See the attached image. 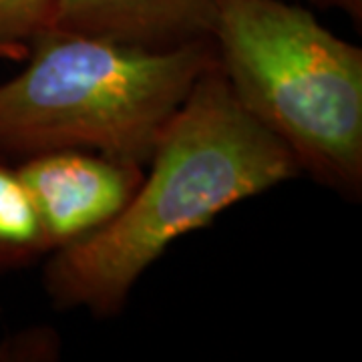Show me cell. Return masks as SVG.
Returning a JSON list of instances; mask_svg holds the SVG:
<instances>
[{
  "instance_id": "obj_1",
  "label": "cell",
  "mask_w": 362,
  "mask_h": 362,
  "mask_svg": "<svg viewBox=\"0 0 362 362\" xmlns=\"http://www.w3.org/2000/svg\"><path fill=\"white\" fill-rule=\"evenodd\" d=\"M300 173L294 157L235 101L218 65L163 129L127 206L103 230L47 256L57 310L111 318L177 240Z\"/></svg>"
},
{
  "instance_id": "obj_8",
  "label": "cell",
  "mask_w": 362,
  "mask_h": 362,
  "mask_svg": "<svg viewBox=\"0 0 362 362\" xmlns=\"http://www.w3.org/2000/svg\"><path fill=\"white\" fill-rule=\"evenodd\" d=\"M316 6L320 11H337L349 18L352 25L361 26L362 23V0H298Z\"/></svg>"
},
{
  "instance_id": "obj_2",
  "label": "cell",
  "mask_w": 362,
  "mask_h": 362,
  "mask_svg": "<svg viewBox=\"0 0 362 362\" xmlns=\"http://www.w3.org/2000/svg\"><path fill=\"white\" fill-rule=\"evenodd\" d=\"M0 83V156L87 149L147 165L195 83L218 65L211 40L147 51L49 30Z\"/></svg>"
},
{
  "instance_id": "obj_4",
  "label": "cell",
  "mask_w": 362,
  "mask_h": 362,
  "mask_svg": "<svg viewBox=\"0 0 362 362\" xmlns=\"http://www.w3.org/2000/svg\"><path fill=\"white\" fill-rule=\"evenodd\" d=\"M16 169L37 207L49 256L115 220L145 175L139 161L87 149L37 153Z\"/></svg>"
},
{
  "instance_id": "obj_6",
  "label": "cell",
  "mask_w": 362,
  "mask_h": 362,
  "mask_svg": "<svg viewBox=\"0 0 362 362\" xmlns=\"http://www.w3.org/2000/svg\"><path fill=\"white\" fill-rule=\"evenodd\" d=\"M47 256L33 197L16 165L0 156V274L25 270Z\"/></svg>"
},
{
  "instance_id": "obj_9",
  "label": "cell",
  "mask_w": 362,
  "mask_h": 362,
  "mask_svg": "<svg viewBox=\"0 0 362 362\" xmlns=\"http://www.w3.org/2000/svg\"><path fill=\"white\" fill-rule=\"evenodd\" d=\"M16 362L18 361V354L14 350L13 338H6L2 344H0V362Z\"/></svg>"
},
{
  "instance_id": "obj_7",
  "label": "cell",
  "mask_w": 362,
  "mask_h": 362,
  "mask_svg": "<svg viewBox=\"0 0 362 362\" xmlns=\"http://www.w3.org/2000/svg\"><path fill=\"white\" fill-rule=\"evenodd\" d=\"M61 0H0V59L25 61L33 42L52 30Z\"/></svg>"
},
{
  "instance_id": "obj_3",
  "label": "cell",
  "mask_w": 362,
  "mask_h": 362,
  "mask_svg": "<svg viewBox=\"0 0 362 362\" xmlns=\"http://www.w3.org/2000/svg\"><path fill=\"white\" fill-rule=\"evenodd\" d=\"M235 101L300 173L350 202L362 195V49L298 0H220L211 30Z\"/></svg>"
},
{
  "instance_id": "obj_5",
  "label": "cell",
  "mask_w": 362,
  "mask_h": 362,
  "mask_svg": "<svg viewBox=\"0 0 362 362\" xmlns=\"http://www.w3.org/2000/svg\"><path fill=\"white\" fill-rule=\"evenodd\" d=\"M220 0H61L52 30L169 51L211 40Z\"/></svg>"
}]
</instances>
